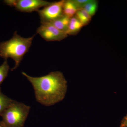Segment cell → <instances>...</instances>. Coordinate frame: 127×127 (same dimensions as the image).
<instances>
[{
	"label": "cell",
	"instance_id": "ba28073f",
	"mask_svg": "<svg viewBox=\"0 0 127 127\" xmlns=\"http://www.w3.org/2000/svg\"><path fill=\"white\" fill-rule=\"evenodd\" d=\"M78 10L73 0H65L63 7L64 15L71 18L76 15Z\"/></svg>",
	"mask_w": 127,
	"mask_h": 127
},
{
	"label": "cell",
	"instance_id": "30bf717a",
	"mask_svg": "<svg viewBox=\"0 0 127 127\" xmlns=\"http://www.w3.org/2000/svg\"><path fill=\"white\" fill-rule=\"evenodd\" d=\"M75 15L83 26L88 24L91 20V16L83 8L78 10Z\"/></svg>",
	"mask_w": 127,
	"mask_h": 127
},
{
	"label": "cell",
	"instance_id": "5bb4252c",
	"mask_svg": "<svg viewBox=\"0 0 127 127\" xmlns=\"http://www.w3.org/2000/svg\"><path fill=\"white\" fill-rule=\"evenodd\" d=\"M78 10L83 8L91 0H72Z\"/></svg>",
	"mask_w": 127,
	"mask_h": 127
},
{
	"label": "cell",
	"instance_id": "2e32d148",
	"mask_svg": "<svg viewBox=\"0 0 127 127\" xmlns=\"http://www.w3.org/2000/svg\"><path fill=\"white\" fill-rule=\"evenodd\" d=\"M120 127H127V114L121 121Z\"/></svg>",
	"mask_w": 127,
	"mask_h": 127
},
{
	"label": "cell",
	"instance_id": "5b68a950",
	"mask_svg": "<svg viewBox=\"0 0 127 127\" xmlns=\"http://www.w3.org/2000/svg\"><path fill=\"white\" fill-rule=\"evenodd\" d=\"M37 32L47 41H61L68 35L66 32L58 30L50 23H41Z\"/></svg>",
	"mask_w": 127,
	"mask_h": 127
},
{
	"label": "cell",
	"instance_id": "e0dca14e",
	"mask_svg": "<svg viewBox=\"0 0 127 127\" xmlns=\"http://www.w3.org/2000/svg\"><path fill=\"white\" fill-rule=\"evenodd\" d=\"M0 127H6L2 120H0Z\"/></svg>",
	"mask_w": 127,
	"mask_h": 127
},
{
	"label": "cell",
	"instance_id": "277c9868",
	"mask_svg": "<svg viewBox=\"0 0 127 127\" xmlns=\"http://www.w3.org/2000/svg\"><path fill=\"white\" fill-rule=\"evenodd\" d=\"M65 1L62 0L52 2L42 9L37 10L41 23H49L63 15V7Z\"/></svg>",
	"mask_w": 127,
	"mask_h": 127
},
{
	"label": "cell",
	"instance_id": "8fae6325",
	"mask_svg": "<svg viewBox=\"0 0 127 127\" xmlns=\"http://www.w3.org/2000/svg\"><path fill=\"white\" fill-rule=\"evenodd\" d=\"M13 100L2 93L0 89V116L10 105Z\"/></svg>",
	"mask_w": 127,
	"mask_h": 127
},
{
	"label": "cell",
	"instance_id": "7c38bea8",
	"mask_svg": "<svg viewBox=\"0 0 127 127\" xmlns=\"http://www.w3.org/2000/svg\"><path fill=\"white\" fill-rule=\"evenodd\" d=\"M10 69L7 59H4L1 65L0 66V85L8 75Z\"/></svg>",
	"mask_w": 127,
	"mask_h": 127
},
{
	"label": "cell",
	"instance_id": "8992f818",
	"mask_svg": "<svg viewBox=\"0 0 127 127\" xmlns=\"http://www.w3.org/2000/svg\"><path fill=\"white\" fill-rule=\"evenodd\" d=\"M52 2L43 0H17L16 9L22 12L37 11L40 8L45 7Z\"/></svg>",
	"mask_w": 127,
	"mask_h": 127
},
{
	"label": "cell",
	"instance_id": "7a4b0ae2",
	"mask_svg": "<svg viewBox=\"0 0 127 127\" xmlns=\"http://www.w3.org/2000/svg\"><path fill=\"white\" fill-rule=\"evenodd\" d=\"M35 35L31 37H22L15 32L11 39L0 43V57L4 59L12 58L15 64L14 71L18 68L23 57L29 51Z\"/></svg>",
	"mask_w": 127,
	"mask_h": 127
},
{
	"label": "cell",
	"instance_id": "4fadbf2b",
	"mask_svg": "<svg viewBox=\"0 0 127 127\" xmlns=\"http://www.w3.org/2000/svg\"><path fill=\"white\" fill-rule=\"evenodd\" d=\"M98 3L97 1L94 0H91L89 2L85 5L83 7L91 17L95 15L97 10Z\"/></svg>",
	"mask_w": 127,
	"mask_h": 127
},
{
	"label": "cell",
	"instance_id": "52a82bcc",
	"mask_svg": "<svg viewBox=\"0 0 127 127\" xmlns=\"http://www.w3.org/2000/svg\"><path fill=\"white\" fill-rule=\"evenodd\" d=\"M70 20V18L63 15L49 23H51L58 30L66 32L68 29Z\"/></svg>",
	"mask_w": 127,
	"mask_h": 127
},
{
	"label": "cell",
	"instance_id": "3957f363",
	"mask_svg": "<svg viewBox=\"0 0 127 127\" xmlns=\"http://www.w3.org/2000/svg\"><path fill=\"white\" fill-rule=\"evenodd\" d=\"M30 107L13 100L1 116L6 127H23L30 110Z\"/></svg>",
	"mask_w": 127,
	"mask_h": 127
},
{
	"label": "cell",
	"instance_id": "6da1fadb",
	"mask_svg": "<svg viewBox=\"0 0 127 127\" xmlns=\"http://www.w3.org/2000/svg\"><path fill=\"white\" fill-rule=\"evenodd\" d=\"M22 73L32 85L37 101L41 104L50 106L62 101L65 96L67 81L61 72H52L40 77Z\"/></svg>",
	"mask_w": 127,
	"mask_h": 127
},
{
	"label": "cell",
	"instance_id": "9c48e42d",
	"mask_svg": "<svg viewBox=\"0 0 127 127\" xmlns=\"http://www.w3.org/2000/svg\"><path fill=\"white\" fill-rule=\"evenodd\" d=\"M83 26L76 17H73L70 18L68 29L66 33L67 35H73L76 34Z\"/></svg>",
	"mask_w": 127,
	"mask_h": 127
},
{
	"label": "cell",
	"instance_id": "9a60e30c",
	"mask_svg": "<svg viewBox=\"0 0 127 127\" xmlns=\"http://www.w3.org/2000/svg\"><path fill=\"white\" fill-rule=\"evenodd\" d=\"M4 2L6 4L11 7H15L16 5L17 0H6L4 1Z\"/></svg>",
	"mask_w": 127,
	"mask_h": 127
}]
</instances>
